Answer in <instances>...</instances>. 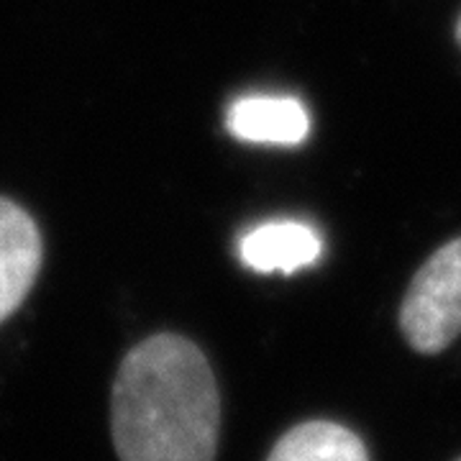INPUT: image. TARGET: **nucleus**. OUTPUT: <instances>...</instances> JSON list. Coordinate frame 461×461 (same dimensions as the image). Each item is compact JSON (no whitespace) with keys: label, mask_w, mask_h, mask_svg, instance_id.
I'll return each instance as SVG.
<instances>
[{"label":"nucleus","mask_w":461,"mask_h":461,"mask_svg":"<svg viewBox=\"0 0 461 461\" xmlns=\"http://www.w3.org/2000/svg\"><path fill=\"white\" fill-rule=\"evenodd\" d=\"M218 418L215 377L193 341L151 336L118 366L111 430L121 461H213Z\"/></svg>","instance_id":"obj_1"},{"label":"nucleus","mask_w":461,"mask_h":461,"mask_svg":"<svg viewBox=\"0 0 461 461\" xmlns=\"http://www.w3.org/2000/svg\"><path fill=\"white\" fill-rule=\"evenodd\" d=\"M400 329L420 354H438L461 333V236L433 251L400 308Z\"/></svg>","instance_id":"obj_2"},{"label":"nucleus","mask_w":461,"mask_h":461,"mask_svg":"<svg viewBox=\"0 0 461 461\" xmlns=\"http://www.w3.org/2000/svg\"><path fill=\"white\" fill-rule=\"evenodd\" d=\"M44 244L33 218L0 198V323L16 313L41 269Z\"/></svg>","instance_id":"obj_3"},{"label":"nucleus","mask_w":461,"mask_h":461,"mask_svg":"<svg viewBox=\"0 0 461 461\" xmlns=\"http://www.w3.org/2000/svg\"><path fill=\"white\" fill-rule=\"evenodd\" d=\"M230 136L249 144L295 147L311 131V115L297 98L249 95L239 98L226 113Z\"/></svg>","instance_id":"obj_4"},{"label":"nucleus","mask_w":461,"mask_h":461,"mask_svg":"<svg viewBox=\"0 0 461 461\" xmlns=\"http://www.w3.org/2000/svg\"><path fill=\"white\" fill-rule=\"evenodd\" d=\"M239 257L259 275H293L321 257V236L300 221H272L249 230L239 244Z\"/></svg>","instance_id":"obj_5"},{"label":"nucleus","mask_w":461,"mask_h":461,"mask_svg":"<svg viewBox=\"0 0 461 461\" xmlns=\"http://www.w3.org/2000/svg\"><path fill=\"white\" fill-rule=\"evenodd\" d=\"M267 461H369V456L359 436L348 429L311 420L285 433Z\"/></svg>","instance_id":"obj_6"},{"label":"nucleus","mask_w":461,"mask_h":461,"mask_svg":"<svg viewBox=\"0 0 461 461\" xmlns=\"http://www.w3.org/2000/svg\"><path fill=\"white\" fill-rule=\"evenodd\" d=\"M456 36H459V41H461V21H459V29H456Z\"/></svg>","instance_id":"obj_7"},{"label":"nucleus","mask_w":461,"mask_h":461,"mask_svg":"<svg viewBox=\"0 0 461 461\" xmlns=\"http://www.w3.org/2000/svg\"><path fill=\"white\" fill-rule=\"evenodd\" d=\"M459 461H461V459H459Z\"/></svg>","instance_id":"obj_8"}]
</instances>
